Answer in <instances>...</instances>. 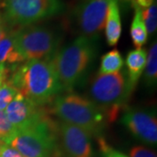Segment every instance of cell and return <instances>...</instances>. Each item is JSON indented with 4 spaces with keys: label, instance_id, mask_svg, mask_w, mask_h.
Masks as SVG:
<instances>
[{
    "label": "cell",
    "instance_id": "obj_2",
    "mask_svg": "<svg viewBox=\"0 0 157 157\" xmlns=\"http://www.w3.org/2000/svg\"><path fill=\"white\" fill-rule=\"evenodd\" d=\"M96 41L78 37L52 58L62 91L71 92L86 77L95 58Z\"/></svg>",
    "mask_w": 157,
    "mask_h": 157
},
{
    "label": "cell",
    "instance_id": "obj_3",
    "mask_svg": "<svg viewBox=\"0 0 157 157\" xmlns=\"http://www.w3.org/2000/svg\"><path fill=\"white\" fill-rule=\"evenodd\" d=\"M51 111L60 121L84 129L91 135H101L109 122L105 111L88 99L73 93L56 96Z\"/></svg>",
    "mask_w": 157,
    "mask_h": 157
},
{
    "label": "cell",
    "instance_id": "obj_1",
    "mask_svg": "<svg viewBox=\"0 0 157 157\" xmlns=\"http://www.w3.org/2000/svg\"><path fill=\"white\" fill-rule=\"evenodd\" d=\"M7 82L40 107L62 92L52 59L28 60L14 66Z\"/></svg>",
    "mask_w": 157,
    "mask_h": 157
},
{
    "label": "cell",
    "instance_id": "obj_17",
    "mask_svg": "<svg viewBox=\"0 0 157 157\" xmlns=\"http://www.w3.org/2000/svg\"><path fill=\"white\" fill-rule=\"evenodd\" d=\"M123 66V59L117 49L110 51L101 58L99 74H108L119 72Z\"/></svg>",
    "mask_w": 157,
    "mask_h": 157
},
{
    "label": "cell",
    "instance_id": "obj_10",
    "mask_svg": "<svg viewBox=\"0 0 157 157\" xmlns=\"http://www.w3.org/2000/svg\"><path fill=\"white\" fill-rule=\"evenodd\" d=\"M121 123L138 140L149 145H156L157 121L155 113L143 109H128L121 117Z\"/></svg>",
    "mask_w": 157,
    "mask_h": 157
},
{
    "label": "cell",
    "instance_id": "obj_28",
    "mask_svg": "<svg viewBox=\"0 0 157 157\" xmlns=\"http://www.w3.org/2000/svg\"><path fill=\"white\" fill-rule=\"evenodd\" d=\"M3 145H5V142L2 140V137H1V135H0V147L3 146Z\"/></svg>",
    "mask_w": 157,
    "mask_h": 157
},
{
    "label": "cell",
    "instance_id": "obj_22",
    "mask_svg": "<svg viewBox=\"0 0 157 157\" xmlns=\"http://www.w3.org/2000/svg\"><path fill=\"white\" fill-rule=\"evenodd\" d=\"M129 157H156L155 152L141 146L133 147L129 151Z\"/></svg>",
    "mask_w": 157,
    "mask_h": 157
},
{
    "label": "cell",
    "instance_id": "obj_19",
    "mask_svg": "<svg viewBox=\"0 0 157 157\" xmlns=\"http://www.w3.org/2000/svg\"><path fill=\"white\" fill-rule=\"evenodd\" d=\"M19 94L14 86L6 82L0 86V111H5L7 106Z\"/></svg>",
    "mask_w": 157,
    "mask_h": 157
},
{
    "label": "cell",
    "instance_id": "obj_14",
    "mask_svg": "<svg viewBox=\"0 0 157 157\" xmlns=\"http://www.w3.org/2000/svg\"><path fill=\"white\" fill-rule=\"evenodd\" d=\"M147 57V51L143 48L131 51L129 52L127 56V60H126L127 70H128L127 76L128 78L129 83L134 88L145 69Z\"/></svg>",
    "mask_w": 157,
    "mask_h": 157
},
{
    "label": "cell",
    "instance_id": "obj_27",
    "mask_svg": "<svg viewBox=\"0 0 157 157\" xmlns=\"http://www.w3.org/2000/svg\"><path fill=\"white\" fill-rule=\"evenodd\" d=\"M6 25L5 24V22H4V20H3V17H2V16L0 15V29L3 28L4 26H6Z\"/></svg>",
    "mask_w": 157,
    "mask_h": 157
},
{
    "label": "cell",
    "instance_id": "obj_23",
    "mask_svg": "<svg viewBox=\"0 0 157 157\" xmlns=\"http://www.w3.org/2000/svg\"><path fill=\"white\" fill-rule=\"evenodd\" d=\"M0 157H25L15 148L8 146L3 145L0 147Z\"/></svg>",
    "mask_w": 157,
    "mask_h": 157
},
{
    "label": "cell",
    "instance_id": "obj_12",
    "mask_svg": "<svg viewBox=\"0 0 157 157\" xmlns=\"http://www.w3.org/2000/svg\"><path fill=\"white\" fill-rule=\"evenodd\" d=\"M105 25V33L107 44L110 46L116 45L121 35V20L119 7V0L109 1Z\"/></svg>",
    "mask_w": 157,
    "mask_h": 157
},
{
    "label": "cell",
    "instance_id": "obj_24",
    "mask_svg": "<svg viewBox=\"0 0 157 157\" xmlns=\"http://www.w3.org/2000/svg\"><path fill=\"white\" fill-rule=\"evenodd\" d=\"M12 67H7L4 65H0V86L8 81Z\"/></svg>",
    "mask_w": 157,
    "mask_h": 157
},
{
    "label": "cell",
    "instance_id": "obj_25",
    "mask_svg": "<svg viewBox=\"0 0 157 157\" xmlns=\"http://www.w3.org/2000/svg\"><path fill=\"white\" fill-rule=\"evenodd\" d=\"M132 1H133L134 6L140 7L141 10L149 7L154 3V0H132Z\"/></svg>",
    "mask_w": 157,
    "mask_h": 157
},
{
    "label": "cell",
    "instance_id": "obj_20",
    "mask_svg": "<svg viewBox=\"0 0 157 157\" xmlns=\"http://www.w3.org/2000/svg\"><path fill=\"white\" fill-rule=\"evenodd\" d=\"M17 131V129L9 121L5 111H0V135L5 144H7Z\"/></svg>",
    "mask_w": 157,
    "mask_h": 157
},
{
    "label": "cell",
    "instance_id": "obj_4",
    "mask_svg": "<svg viewBox=\"0 0 157 157\" xmlns=\"http://www.w3.org/2000/svg\"><path fill=\"white\" fill-rule=\"evenodd\" d=\"M6 145L25 157H60L56 122L47 114L33 126L17 130Z\"/></svg>",
    "mask_w": 157,
    "mask_h": 157
},
{
    "label": "cell",
    "instance_id": "obj_21",
    "mask_svg": "<svg viewBox=\"0 0 157 157\" xmlns=\"http://www.w3.org/2000/svg\"><path fill=\"white\" fill-rule=\"evenodd\" d=\"M98 140H99V147H100V150H101L102 157H129L118 150L113 149V147H111L107 144V141L103 138L99 137Z\"/></svg>",
    "mask_w": 157,
    "mask_h": 157
},
{
    "label": "cell",
    "instance_id": "obj_16",
    "mask_svg": "<svg viewBox=\"0 0 157 157\" xmlns=\"http://www.w3.org/2000/svg\"><path fill=\"white\" fill-rule=\"evenodd\" d=\"M144 82L147 87H154L157 81V44H152L147 57L146 67L144 69Z\"/></svg>",
    "mask_w": 157,
    "mask_h": 157
},
{
    "label": "cell",
    "instance_id": "obj_5",
    "mask_svg": "<svg viewBox=\"0 0 157 157\" xmlns=\"http://www.w3.org/2000/svg\"><path fill=\"white\" fill-rule=\"evenodd\" d=\"M134 89L124 72L99 74L90 86V101L107 113L111 123L117 119Z\"/></svg>",
    "mask_w": 157,
    "mask_h": 157
},
{
    "label": "cell",
    "instance_id": "obj_9",
    "mask_svg": "<svg viewBox=\"0 0 157 157\" xmlns=\"http://www.w3.org/2000/svg\"><path fill=\"white\" fill-rule=\"evenodd\" d=\"M56 134L60 157H94L91 135L86 130L58 121Z\"/></svg>",
    "mask_w": 157,
    "mask_h": 157
},
{
    "label": "cell",
    "instance_id": "obj_8",
    "mask_svg": "<svg viewBox=\"0 0 157 157\" xmlns=\"http://www.w3.org/2000/svg\"><path fill=\"white\" fill-rule=\"evenodd\" d=\"M110 0H86L72 11L69 21L80 37L95 40L103 31Z\"/></svg>",
    "mask_w": 157,
    "mask_h": 157
},
{
    "label": "cell",
    "instance_id": "obj_11",
    "mask_svg": "<svg viewBox=\"0 0 157 157\" xmlns=\"http://www.w3.org/2000/svg\"><path fill=\"white\" fill-rule=\"evenodd\" d=\"M6 116L17 130L26 128L39 121L47 113L28 98L18 94L5 110Z\"/></svg>",
    "mask_w": 157,
    "mask_h": 157
},
{
    "label": "cell",
    "instance_id": "obj_7",
    "mask_svg": "<svg viewBox=\"0 0 157 157\" xmlns=\"http://www.w3.org/2000/svg\"><path fill=\"white\" fill-rule=\"evenodd\" d=\"M16 45L25 61L50 59L61 44L62 35L44 25H28L14 30Z\"/></svg>",
    "mask_w": 157,
    "mask_h": 157
},
{
    "label": "cell",
    "instance_id": "obj_15",
    "mask_svg": "<svg viewBox=\"0 0 157 157\" xmlns=\"http://www.w3.org/2000/svg\"><path fill=\"white\" fill-rule=\"evenodd\" d=\"M135 6V16L130 27V36L136 49H140L147 40V32L142 18V10Z\"/></svg>",
    "mask_w": 157,
    "mask_h": 157
},
{
    "label": "cell",
    "instance_id": "obj_18",
    "mask_svg": "<svg viewBox=\"0 0 157 157\" xmlns=\"http://www.w3.org/2000/svg\"><path fill=\"white\" fill-rule=\"evenodd\" d=\"M142 18L147 34L152 35L155 33L157 28V6L155 0L149 7L142 11Z\"/></svg>",
    "mask_w": 157,
    "mask_h": 157
},
{
    "label": "cell",
    "instance_id": "obj_13",
    "mask_svg": "<svg viewBox=\"0 0 157 157\" xmlns=\"http://www.w3.org/2000/svg\"><path fill=\"white\" fill-rule=\"evenodd\" d=\"M25 62L17 50L14 30H9L6 36L0 40V65L12 67Z\"/></svg>",
    "mask_w": 157,
    "mask_h": 157
},
{
    "label": "cell",
    "instance_id": "obj_6",
    "mask_svg": "<svg viewBox=\"0 0 157 157\" xmlns=\"http://www.w3.org/2000/svg\"><path fill=\"white\" fill-rule=\"evenodd\" d=\"M3 20L11 27H25L66 11L62 0H3Z\"/></svg>",
    "mask_w": 157,
    "mask_h": 157
},
{
    "label": "cell",
    "instance_id": "obj_26",
    "mask_svg": "<svg viewBox=\"0 0 157 157\" xmlns=\"http://www.w3.org/2000/svg\"><path fill=\"white\" fill-rule=\"evenodd\" d=\"M8 32H9V30H8V28L6 27V26H4L3 28L0 29V40L6 36Z\"/></svg>",
    "mask_w": 157,
    "mask_h": 157
}]
</instances>
